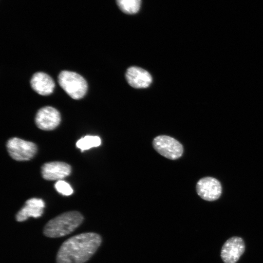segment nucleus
Returning <instances> with one entry per match:
<instances>
[{
	"instance_id": "2eb2a0df",
	"label": "nucleus",
	"mask_w": 263,
	"mask_h": 263,
	"mask_svg": "<svg viewBox=\"0 0 263 263\" xmlns=\"http://www.w3.org/2000/svg\"><path fill=\"white\" fill-rule=\"evenodd\" d=\"M55 187L59 193L65 196L70 195L73 193V189L71 186L62 180H58L56 183Z\"/></svg>"
},
{
	"instance_id": "6e6552de",
	"label": "nucleus",
	"mask_w": 263,
	"mask_h": 263,
	"mask_svg": "<svg viewBox=\"0 0 263 263\" xmlns=\"http://www.w3.org/2000/svg\"><path fill=\"white\" fill-rule=\"evenodd\" d=\"M60 120L59 112L50 106L44 107L39 109L35 117V122L37 127L45 131L55 129L59 124Z\"/></svg>"
},
{
	"instance_id": "7ed1b4c3",
	"label": "nucleus",
	"mask_w": 263,
	"mask_h": 263,
	"mask_svg": "<svg viewBox=\"0 0 263 263\" xmlns=\"http://www.w3.org/2000/svg\"><path fill=\"white\" fill-rule=\"evenodd\" d=\"M58 82L64 91L74 99L82 98L87 91L86 80L75 72L68 71L61 72L58 76Z\"/></svg>"
},
{
	"instance_id": "ddd939ff",
	"label": "nucleus",
	"mask_w": 263,
	"mask_h": 263,
	"mask_svg": "<svg viewBox=\"0 0 263 263\" xmlns=\"http://www.w3.org/2000/svg\"><path fill=\"white\" fill-rule=\"evenodd\" d=\"M101 143V139L98 136L86 135L79 139L76 143V146L81 150V151H83L93 147H98Z\"/></svg>"
},
{
	"instance_id": "f8f14e48",
	"label": "nucleus",
	"mask_w": 263,
	"mask_h": 263,
	"mask_svg": "<svg viewBox=\"0 0 263 263\" xmlns=\"http://www.w3.org/2000/svg\"><path fill=\"white\" fill-rule=\"evenodd\" d=\"M30 83L34 90L42 95H47L52 93L55 86L52 78L43 72L34 74L31 78Z\"/></svg>"
},
{
	"instance_id": "423d86ee",
	"label": "nucleus",
	"mask_w": 263,
	"mask_h": 263,
	"mask_svg": "<svg viewBox=\"0 0 263 263\" xmlns=\"http://www.w3.org/2000/svg\"><path fill=\"white\" fill-rule=\"evenodd\" d=\"M245 250L242 238L234 236L228 239L222 247L221 257L225 263H236Z\"/></svg>"
},
{
	"instance_id": "9b49d317",
	"label": "nucleus",
	"mask_w": 263,
	"mask_h": 263,
	"mask_svg": "<svg viewBox=\"0 0 263 263\" xmlns=\"http://www.w3.org/2000/svg\"><path fill=\"white\" fill-rule=\"evenodd\" d=\"M126 77L129 84L135 88H147L152 82V77L150 73L138 67L128 68L126 73Z\"/></svg>"
},
{
	"instance_id": "f257e3e1",
	"label": "nucleus",
	"mask_w": 263,
	"mask_h": 263,
	"mask_svg": "<svg viewBox=\"0 0 263 263\" xmlns=\"http://www.w3.org/2000/svg\"><path fill=\"white\" fill-rule=\"evenodd\" d=\"M102 242L100 235L85 232L64 241L56 256V263H85L95 253Z\"/></svg>"
},
{
	"instance_id": "9d476101",
	"label": "nucleus",
	"mask_w": 263,
	"mask_h": 263,
	"mask_svg": "<svg viewBox=\"0 0 263 263\" xmlns=\"http://www.w3.org/2000/svg\"><path fill=\"white\" fill-rule=\"evenodd\" d=\"M45 203L41 199L33 198L28 199L17 213L16 220L20 222L26 221L29 217L38 218L42 215Z\"/></svg>"
},
{
	"instance_id": "4468645a",
	"label": "nucleus",
	"mask_w": 263,
	"mask_h": 263,
	"mask_svg": "<svg viewBox=\"0 0 263 263\" xmlns=\"http://www.w3.org/2000/svg\"><path fill=\"white\" fill-rule=\"evenodd\" d=\"M120 9L126 14L136 13L139 10L141 0H116Z\"/></svg>"
},
{
	"instance_id": "20e7f679",
	"label": "nucleus",
	"mask_w": 263,
	"mask_h": 263,
	"mask_svg": "<svg viewBox=\"0 0 263 263\" xmlns=\"http://www.w3.org/2000/svg\"><path fill=\"white\" fill-rule=\"evenodd\" d=\"M6 147L10 156L19 161L30 160L37 152V147L35 143L17 137L9 139Z\"/></svg>"
},
{
	"instance_id": "39448f33",
	"label": "nucleus",
	"mask_w": 263,
	"mask_h": 263,
	"mask_svg": "<svg viewBox=\"0 0 263 263\" xmlns=\"http://www.w3.org/2000/svg\"><path fill=\"white\" fill-rule=\"evenodd\" d=\"M155 150L165 157L175 160L180 157L183 152L182 144L174 138L167 135H159L153 140Z\"/></svg>"
},
{
	"instance_id": "f03ea898",
	"label": "nucleus",
	"mask_w": 263,
	"mask_h": 263,
	"mask_svg": "<svg viewBox=\"0 0 263 263\" xmlns=\"http://www.w3.org/2000/svg\"><path fill=\"white\" fill-rule=\"evenodd\" d=\"M83 219L82 215L77 211L64 212L46 223L43 228V234L49 238L65 236L76 229Z\"/></svg>"
},
{
	"instance_id": "1a4fd4ad",
	"label": "nucleus",
	"mask_w": 263,
	"mask_h": 263,
	"mask_svg": "<svg viewBox=\"0 0 263 263\" xmlns=\"http://www.w3.org/2000/svg\"><path fill=\"white\" fill-rule=\"evenodd\" d=\"M71 172V166L63 162H48L41 167L42 176L46 180H61L69 175Z\"/></svg>"
},
{
	"instance_id": "0eeeda50",
	"label": "nucleus",
	"mask_w": 263,
	"mask_h": 263,
	"mask_svg": "<svg viewBox=\"0 0 263 263\" xmlns=\"http://www.w3.org/2000/svg\"><path fill=\"white\" fill-rule=\"evenodd\" d=\"M197 194L204 200L212 201L218 199L222 193L220 182L216 178L206 177L200 179L196 184Z\"/></svg>"
}]
</instances>
